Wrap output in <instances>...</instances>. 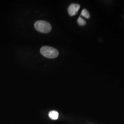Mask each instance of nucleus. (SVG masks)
Instances as JSON below:
<instances>
[{
	"label": "nucleus",
	"mask_w": 124,
	"mask_h": 124,
	"mask_svg": "<svg viewBox=\"0 0 124 124\" xmlns=\"http://www.w3.org/2000/svg\"><path fill=\"white\" fill-rule=\"evenodd\" d=\"M35 27L37 31L43 33H49L52 30V26L49 23L43 20H39L35 23Z\"/></svg>",
	"instance_id": "nucleus-2"
},
{
	"label": "nucleus",
	"mask_w": 124,
	"mask_h": 124,
	"mask_svg": "<svg viewBox=\"0 0 124 124\" xmlns=\"http://www.w3.org/2000/svg\"><path fill=\"white\" fill-rule=\"evenodd\" d=\"M49 116L52 120H57L58 118V113L56 111H50L49 113Z\"/></svg>",
	"instance_id": "nucleus-4"
},
{
	"label": "nucleus",
	"mask_w": 124,
	"mask_h": 124,
	"mask_svg": "<svg viewBox=\"0 0 124 124\" xmlns=\"http://www.w3.org/2000/svg\"><path fill=\"white\" fill-rule=\"evenodd\" d=\"M81 15L86 18H90V14L89 13L88 11L86 9H83L82 11V12L81 13Z\"/></svg>",
	"instance_id": "nucleus-5"
},
{
	"label": "nucleus",
	"mask_w": 124,
	"mask_h": 124,
	"mask_svg": "<svg viewBox=\"0 0 124 124\" xmlns=\"http://www.w3.org/2000/svg\"><path fill=\"white\" fill-rule=\"evenodd\" d=\"M80 8V5L78 4H72L70 5L68 8V13L70 16H74L77 14Z\"/></svg>",
	"instance_id": "nucleus-3"
},
{
	"label": "nucleus",
	"mask_w": 124,
	"mask_h": 124,
	"mask_svg": "<svg viewBox=\"0 0 124 124\" xmlns=\"http://www.w3.org/2000/svg\"><path fill=\"white\" fill-rule=\"evenodd\" d=\"M40 53L45 57L50 58H57L58 56V50L49 46H44L40 49Z\"/></svg>",
	"instance_id": "nucleus-1"
},
{
	"label": "nucleus",
	"mask_w": 124,
	"mask_h": 124,
	"mask_svg": "<svg viewBox=\"0 0 124 124\" xmlns=\"http://www.w3.org/2000/svg\"><path fill=\"white\" fill-rule=\"evenodd\" d=\"M77 23L80 26H84L86 24L85 21L81 17H79L78 19Z\"/></svg>",
	"instance_id": "nucleus-6"
}]
</instances>
